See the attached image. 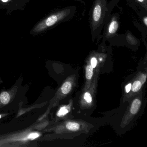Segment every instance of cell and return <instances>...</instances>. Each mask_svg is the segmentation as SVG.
Segmentation results:
<instances>
[{"mask_svg":"<svg viewBox=\"0 0 147 147\" xmlns=\"http://www.w3.org/2000/svg\"><path fill=\"white\" fill-rule=\"evenodd\" d=\"M0 100L2 104L7 105L10 101V95L7 92H3L0 95Z\"/></svg>","mask_w":147,"mask_h":147,"instance_id":"obj_10","label":"cell"},{"mask_svg":"<svg viewBox=\"0 0 147 147\" xmlns=\"http://www.w3.org/2000/svg\"><path fill=\"white\" fill-rule=\"evenodd\" d=\"M131 83L130 82V83H128L125 87V94H127V93L129 92L130 91L131 88Z\"/></svg>","mask_w":147,"mask_h":147,"instance_id":"obj_14","label":"cell"},{"mask_svg":"<svg viewBox=\"0 0 147 147\" xmlns=\"http://www.w3.org/2000/svg\"><path fill=\"white\" fill-rule=\"evenodd\" d=\"M138 1H139V2H143L144 1V0H138Z\"/></svg>","mask_w":147,"mask_h":147,"instance_id":"obj_17","label":"cell"},{"mask_svg":"<svg viewBox=\"0 0 147 147\" xmlns=\"http://www.w3.org/2000/svg\"><path fill=\"white\" fill-rule=\"evenodd\" d=\"M101 15V7L99 5L95 6L94 9L93 13V18L95 22H98L99 20Z\"/></svg>","mask_w":147,"mask_h":147,"instance_id":"obj_9","label":"cell"},{"mask_svg":"<svg viewBox=\"0 0 147 147\" xmlns=\"http://www.w3.org/2000/svg\"><path fill=\"white\" fill-rule=\"evenodd\" d=\"M1 118V115H0V118Z\"/></svg>","mask_w":147,"mask_h":147,"instance_id":"obj_18","label":"cell"},{"mask_svg":"<svg viewBox=\"0 0 147 147\" xmlns=\"http://www.w3.org/2000/svg\"><path fill=\"white\" fill-rule=\"evenodd\" d=\"M73 104V100H70L68 105L61 107L57 113V116L60 118H63L65 117H67L71 112Z\"/></svg>","mask_w":147,"mask_h":147,"instance_id":"obj_8","label":"cell"},{"mask_svg":"<svg viewBox=\"0 0 147 147\" xmlns=\"http://www.w3.org/2000/svg\"><path fill=\"white\" fill-rule=\"evenodd\" d=\"M100 69H95V74L90 87L82 91L80 98L81 107L83 109H88L92 107L94 104L95 94L98 82V75Z\"/></svg>","mask_w":147,"mask_h":147,"instance_id":"obj_1","label":"cell"},{"mask_svg":"<svg viewBox=\"0 0 147 147\" xmlns=\"http://www.w3.org/2000/svg\"><path fill=\"white\" fill-rule=\"evenodd\" d=\"M60 130L65 133H77L89 131L90 125L80 120H67L61 125Z\"/></svg>","mask_w":147,"mask_h":147,"instance_id":"obj_2","label":"cell"},{"mask_svg":"<svg viewBox=\"0 0 147 147\" xmlns=\"http://www.w3.org/2000/svg\"><path fill=\"white\" fill-rule=\"evenodd\" d=\"M9 1H10V0H1V1L4 2V3H6V2Z\"/></svg>","mask_w":147,"mask_h":147,"instance_id":"obj_16","label":"cell"},{"mask_svg":"<svg viewBox=\"0 0 147 147\" xmlns=\"http://www.w3.org/2000/svg\"><path fill=\"white\" fill-rule=\"evenodd\" d=\"M39 136V134L38 133H31L28 136V138L31 140H33L38 137Z\"/></svg>","mask_w":147,"mask_h":147,"instance_id":"obj_13","label":"cell"},{"mask_svg":"<svg viewBox=\"0 0 147 147\" xmlns=\"http://www.w3.org/2000/svg\"><path fill=\"white\" fill-rule=\"evenodd\" d=\"M144 23L145 24V25L146 26H147V17H145L144 19Z\"/></svg>","mask_w":147,"mask_h":147,"instance_id":"obj_15","label":"cell"},{"mask_svg":"<svg viewBox=\"0 0 147 147\" xmlns=\"http://www.w3.org/2000/svg\"><path fill=\"white\" fill-rule=\"evenodd\" d=\"M147 74L144 72H139L137 75L133 79V82L131 83L130 91L127 94L124 95V100H127L131 98L133 96L137 95L142 89L143 85L146 81Z\"/></svg>","mask_w":147,"mask_h":147,"instance_id":"obj_5","label":"cell"},{"mask_svg":"<svg viewBox=\"0 0 147 147\" xmlns=\"http://www.w3.org/2000/svg\"><path fill=\"white\" fill-rule=\"evenodd\" d=\"M142 93H138V95L131 102L127 111L122 119L123 125H127L137 114L142 105Z\"/></svg>","mask_w":147,"mask_h":147,"instance_id":"obj_3","label":"cell"},{"mask_svg":"<svg viewBox=\"0 0 147 147\" xmlns=\"http://www.w3.org/2000/svg\"><path fill=\"white\" fill-rule=\"evenodd\" d=\"M85 76H86V83L83 89V91L89 88L92 84V82L94 77L95 71L91 66L90 61L88 62L87 64L85 67Z\"/></svg>","mask_w":147,"mask_h":147,"instance_id":"obj_7","label":"cell"},{"mask_svg":"<svg viewBox=\"0 0 147 147\" xmlns=\"http://www.w3.org/2000/svg\"><path fill=\"white\" fill-rule=\"evenodd\" d=\"M66 15V11L61 12L52 14L38 23L33 29L35 33H39L51 27L61 20Z\"/></svg>","mask_w":147,"mask_h":147,"instance_id":"obj_4","label":"cell"},{"mask_svg":"<svg viewBox=\"0 0 147 147\" xmlns=\"http://www.w3.org/2000/svg\"><path fill=\"white\" fill-rule=\"evenodd\" d=\"M90 63H91V66L94 69L95 71V69H100V62L98 61L97 58L95 57H92L90 60Z\"/></svg>","mask_w":147,"mask_h":147,"instance_id":"obj_12","label":"cell"},{"mask_svg":"<svg viewBox=\"0 0 147 147\" xmlns=\"http://www.w3.org/2000/svg\"><path fill=\"white\" fill-rule=\"evenodd\" d=\"M76 78L75 76H69L63 83L60 88V92L61 96L65 97L71 92L76 85Z\"/></svg>","mask_w":147,"mask_h":147,"instance_id":"obj_6","label":"cell"},{"mask_svg":"<svg viewBox=\"0 0 147 147\" xmlns=\"http://www.w3.org/2000/svg\"><path fill=\"white\" fill-rule=\"evenodd\" d=\"M119 25L117 22L116 21H113L111 22L109 26L108 32L110 34H112L115 33L118 28Z\"/></svg>","mask_w":147,"mask_h":147,"instance_id":"obj_11","label":"cell"}]
</instances>
